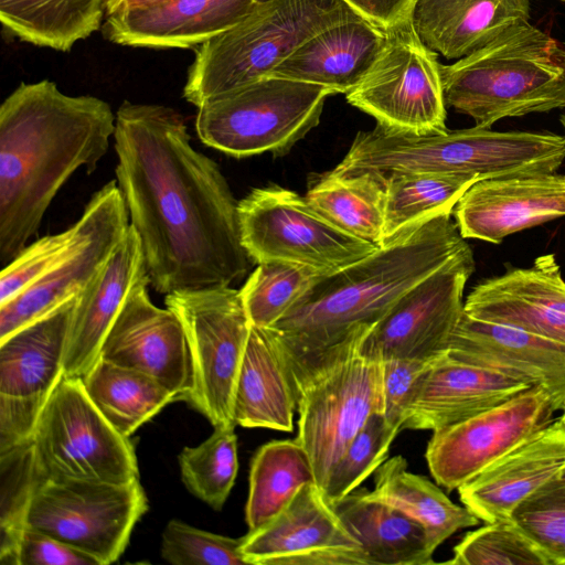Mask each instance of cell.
Segmentation results:
<instances>
[{"instance_id": "6da1fadb", "label": "cell", "mask_w": 565, "mask_h": 565, "mask_svg": "<svg viewBox=\"0 0 565 565\" xmlns=\"http://www.w3.org/2000/svg\"><path fill=\"white\" fill-rule=\"evenodd\" d=\"M184 117L125 100L116 111V181L160 294L231 286L252 259L238 201L217 163L196 150Z\"/></svg>"}, {"instance_id": "7a4b0ae2", "label": "cell", "mask_w": 565, "mask_h": 565, "mask_svg": "<svg viewBox=\"0 0 565 565\" xmlns=\"http://www.w3.org/2000/svg\"><path fill=\"white\" fill-rule=\"evenodd\" d=\"M116 130L104 99L62 93L49 79L21 83L0 106V259L38 232L56 193L79 168L94 172Z\"/></svg>"}, {"instance_id": "3957f363", "label": "cell", "mask_w": 565, "mask_h": 565, "mask_svg": "<svg viewBox=\"0 0 565 565\" xmlns=\"http://www.w3.org/2000/svg\"><path fill=\"white\" fill-rule=\"evenodd\" d=\"M451 214L419 223L365 258L323 276L268 328L286 355L320 351L374 326L408 289L469 246Z\"/></svg>"}, {"instance_id": "277c9868", "label": "cell", "mask_w": 565, "mask_h": 565, "mask_svg": "<svg viewBox=\"0 0 565 565\" xmlns=\"http://www.w3.org/2000/svg\"><path fill=\"white\" fill-rule=\"evenodd\" d=\"M446 106L491 128L509 117L565 108V50L529 21L440 64Z\"/></svg>"}, {"instance_id": "5b68a950", "label": "cell", "mask_w": 565, "mask_h": 565, "mask_svg": "<svg viewBox=\"0 0 565 565\" xmlns=\"http://www.w3.org/2000/svg\"><path fill=\"white\" fill-rule=\"evenodd\" d=\"M372 327L358 329L320 351L286 355L297 388V439L321 491L367 419L384 413V359L366 341Z\"/></svg>"}, {"instance_id": "8992f818", "label": "cell", "mask_w": 565, "mask_h": 565, "mask_svg": "<svg viewBox=\"0 0 565 565\" xmlns=\"http://www.w3.org/2000/svg\"><path fill=\"white\" fill-rule=\"evenodd\" d=\"M356 17L360 14L343 0L257 2L239 22L195 47L182 95L199 108L269 76L310 36Z\"/></svg>"}, {"instance_id": "52a82bcc", "label": "cell", "mask_w": 565, "mask_h": 565, "mask_svg": "<svg viewBox=\"0 0 565 565\" xmlns=\"http://www.w3.org/2000/svg\"><path fill=\"white\" fill-rule=\"evenodd\" d=\"M329 95L319 85L266 76L200 106L196 134L235 158L282 154L319 124Z\"/></svg>"}, {"instance_id": "ba28073f", "label": "cell", "mask_w": 565, "mask_h": 565, "mask_svg": "<svg viewBox=\"0 0 565 565\" xmlns=\"http://www.w3.org/2000/svg\"><path fill=\"white\" fill-rule=\"evenodd\" d=\"M181 320L192 361L185 401L213 427H235L234 396L252 324L239 289L216 286L166 295Z\"/></svg>"}, {"instance_id": "9c48e42d", "label": "cell", "mask_w": 565, "mask_h": 565, "mask_svg": "<svg viewBox=\"0 0 565 565\" xmlns=\"http://www.w3.org/2000/svg\"><path fill=\"white\" fill-rule=\"evenodd\" d=\"M46 478L128 483L140 479L130 437L94 405L81 377L63 376L31 437Z\"/></svg>"}, {"instance_id": "30bf717a", "label": "cell", "mask_w": 565, "mask_h": 565, "mask_svg": "<svg viewBox=\"0 0 565 565\" xmlns=\"http://www.w3.org/2000/svg\"><path fill=\"white\" fill-rule=\"evenodd\" d=\"M148 510L140 479L113 483L45 478L34 492L26 523L93 557L116 562Z\"/></svg>"}, {"instance_id": "8fae6325", "label": "cell", "mask_w": 565, "mask_h": 565, "mask_svg": "<svg viewBox=\"0 0 565 565\" xmlns=\"http://www.w3.org/2000/svg\"><path fill=\"white\" fill-rule=\"evenodd\" d=\"M385 42L361 82L345 94L352 106L396 132H443L446 103L437 53L416 35L411 19L385 31Z\"/></svg>"}, {"instance_id": "7c38bea8", "label": "cell", "mask_w": 565, "mask_h": 565, "mask_svg": "<svg viewBox=\"0 0 565 565\" xmlns=\"http://www.w3.org/2000/svg\"><path fill=\"white\" fill-rule=\"evenodd\" d=\"M238 217L243 246L257 264L278 259L332 274L380 248L339 230L306 198L277 185L254 189L238 201Z\"/></svg>"}, {"instance_id": "4fadbf2b", "label": "cell", "mask_w": 565, "mask_h": 565, "mask_svg": "<svg viewBox=\"0 0 565 565\" xmlns=\"http://www.w3.org/2000/svg\"><path fill=\"white\" fill-rule=\"evenodd\" d=\"M76 225L77 234L62 258L0 303V341L75 298L106 264L130 225L117 181L93 194Z\"/></svg>"}, {"instance_id": "5bb4252c", "label": "cell", "mask_w": 565, "mask_h": 565, "mask_svg": "<svg viewBox=\"0 0 565 565\" xmlns=\"http://www.w3.org/2000/svg\"><path fill=\"white\" fill-rule=\"evenodd\" d=\"M76 297L0 341V452L31 439L64 376Z\"/></svg>"}, {"instance_id": "9a60e30c", "label": "cell", "mask_w": 565, "mask_h": 565, "mask_svg": "<svg viewBox=\"0 0 565 565\" xmlns=\"http://www.w3.org/2000/svg\"><path fill=\"white\" fill-rule=\"evenodd\" d=\"M554 413L546 393L532 386L475 416L435 429L425 454L430 475L447 491L458 489L547 426Z\"/></svg>"}, {"instance_id": "2e32d148", "label": "cell", "mask_w": 565, "mask_h": 565, "mask_svg": "<svg viewBox=\"0 0 565 565\" xmlns=\"http://www.w3.org/2000/svg\"><path fill=\"white\" fill-rule=\"evenodd\" d=\"M476 264L467 246L401 296L369 331L383 359L431 360L446 351L461 316L466 282Z\"/></svg>"}, {"instance_id": "e0dca14e", "label": "cell", "mask_w": 565, "mask_h": 565, "mask_svg": "<svg viewBox=\"0 0 565 565\" xmlns=\"http://www.w3.org/2000/svg\"><path fill=\"white\" fill-rule=\"evenodd\" d=\"M248 565H369L361 544L310 482L270 521L243 536Z\"/></svg>"}, {"instance_id": "ac0fdd59", "label": "cell", "mask_w": 565, "mask_h": 565, "mask_svg": "<svg viewBox=\"0 0 565 565\" xmlns=\"http://www.w3.org/2000/svg\"><path fill=\"white\" fill-rule=\"evenodd\" d=\"M149 278L127 297L107 333L99 358L146 373L184 399L192 390V361L179 317L150 299Z\"/></svg>"}, {"instance_id": "d6986e66", "label": "cell", "mask_w": 565, "mask_h": 565, "mask_svg": "<svg viewBox=\"0 0 565 565\" xmlns=\"http://www.w3.org/2000/svg\"><path fill=\"white\" fill-rule=\"evenodd\" d=\"M452 214L465 239L500 244L514 233L565 216V174L519 172L479 180Z\"/></svg>"}, {"instance_id": "ffe728a7", "label": "cell", "mask_w": 565, "mask_h": 565, "mask_svg": "<svg viewBox=\"0 0 565 565\" xmlns=\"http://www.w3.org/2000/svg\"><path fill=\"white\" fill-rule=\"evenodd\" d=\"M463 311L565 343V280L555 255L539 256L530 267L510 268L480 281Z\"/></svg>"}, {"instance_id": "44dd1931", "label": "cell", "mask_w": 565, "mask_h": 565, "mask_svg": "<svg viewBox=\"0 0 565 565\" xmlns=\"http://www.w3.org/2000/svg\"><path fill=\"white\" fill-rule=\"evenodd\" d=\"M446 351L539 387L555 412L565 411V343L463 311Z\"/></svg>"}, {"instance_id": "7402d4cb", "label": "cell", "mask_w": 565, "mask_h": 565, "mask_svg": "<svg viewBox=\"0 0 565 565\" xmlns=\"http://www.w3.org/2000/svg\"><path fill=\"white\" fill-rule=\"evenodd\" d=\"M146 277L140 238L129 225L106 264L76 296L64 354V376L82 377L96 363L127 297Z\"/></svg>"}, {"instance_id": "603a6c76", "label": "cell", "mask_w": 565, "mask_h": 565, "mask_svg": "<svg viewBox=\"0 0 565 565\" xmlns=\"http://www.w3.org/2000/svg\"><path fill=\"white\" fill-rule=\"evenodd\" d=\"M564 466L565 427L556 419L460 486L459 498L483 522L510 520Z\"/></svg>"}, {"instance_id": "cb8c5ba5", "label": "cell", "mask_w": 565, "mask_h": 565, "mask_svg": "<svg viewBox=\"0 0 565 565\" xmlns=\"http://www.w3.org/2000/svg\"><path fill=\"white\" fill-rule=\"evenodd\" d=\"M529 387L499 370L457 359L444 351L430 360L403 429L435 430L449 426Z\"/></svg>"}, {"instance_id": "d4e9b609", "label": "cell", "mask_w": 565, "mask_h": 565, "mask_svg": "<svg viewBox=\"0 0 565 565\" xmlns=\"http://www.w3.org/2000/svg\"><path fill=\"white\" fill-rule=\"evenodd\" d=\"M257 0H164L105 17L111 43L148 49L198 47L245 18Z\"/></svg>"}, {"instance_id": "484cf974", "label": "cell", "mask_w": 565, "mask_h": 565, "mask_svg": "<svg viewBox=\"0 0 565 565\" xmlns=\"http://www.w3.org/2000/svg\"><path fill=\"white\" fill-rule=\"evenodd\" d=\"M385 36L384 30L361 15L338 22L306 40L269 76L347 94L364 77Z\"/></svg>"}, {"instance_id": "4316f807", "label": "cell", "mask_w": 565, "mask_h": 565, "mask_svg": "<svg viewBox=\"0 0 565 565\" xmlns=\"http://www.w3.org/2000/svg\"><path fill=\"white\" fill-rule=\"evenodd\" d=\"M530 12L531 0H415L409 19L427 47L459 60L529 21Z\"/></svg>"}, {"instance_id": "83f0119b", "label": "cell", "mask_w": 565, "mask_h": 565, "mask_svg": "<svg viewBox=\"0 0 565 565\" xmlns=\"http://www.w3.org/2000/svg\"><path fill=\"white\" fill-rule=\"evenodd\" d=\"M296 409L297 388L281 344L269 329L252 326L235 387V425L291 431Z\"/></svg>"}, {"instance_id": "f1b7e54d", "label": "cell", "mask_w": 565, "mask_h": 565, "mask_svg": "<svg viewBox=\"0 0 565 565\" xmlns=\"http://www.w3.org/2000/svg\"><path fill=\"white\" fill-rule=\"evenodd\" d=\"M347 530L361 544L369 565H428L434 550L417 521L356 488L332 505Z\"/></svg>"}, {"instance_id": "f546056e", "label": "cell", "mask_w": 565, "mask_h": 565, "mask_svg": "<svg viewBox=\"0 0 565 565\" xmlns=\"http://www.w3.org/2000/svg\"><path fill=\"white\" fill-rule=\"evenodd\" d=\"M374 483L375 497L424 526L434 551L459 530L481 521L465 505L454 503L437 483L408 471L402 456L386 459L376 469Z\"/></svg>"}, {"instance_id": "4dcf8cb0", "label": "cell", "mask_w": 565, "mask_h": 565, "mask_svg": "<svg viewBox=\"0 0 565 565\" xmlns=\"http://www.w3.org/2000/svg\"><path fill=\"white\" fill-rule=\"evenodd\" d=\"M107 0H0L3 30L22 42L68 52L103 26Z\"/></svg>"}, {"instance_id": "1f68e13d", "label": "cell", "mask_w": 565, "mask_h": 565, "mask_svg": "<svg viewBox=\"0 0 565 565\" xmlns=\"http://www.w3.org/2000/svg\"><path fill=\"white\" fill-rule=\"evenodd\" d=\"M81 379L94 405L126 437L179 401L152 376L100 358Z\"/></svg>"}, {"instance_id": "d6a6232c", "label": "cell", "mask_w": 565, "mask_h": 565, "mask_svg": "<svg viewBox=\"0 0 565 565\" xmlns=\"http://www.w3.org/2000/svg\"><path fill=\"white\" fill-rule=\"evenodd\" d=\"M385 182L371 173L327 172L308 190L310 206L339 230L377 247L384 245Z\"/></svg>"}, {"instance_id": "836d02e7", "label": "cell", "mask_w": 565, "mask_h": 565, "mask_svg": "<svg viewBox=\"0 0 565 565\" xmlns=\"http://www.w3.org/2000/svg\"><path fill=\"white\" fill-rule=\"evenodd\" d=\"M315 482L308 455L299 440H271L255 452L249 471L245 520L254 531L276 516L299 489Z\"/></svg>"}, {"instance_id": "e575fe53", "label": "cell", "mask_w": 565, "mask_h": 565, "mask_svg": "<svg viewBox=\"0 0 565 565\" xmlns=\"http://www.w3.org/2000/svg\"><path fill=\"white\" fill-rule=\"evenodd\" d=\"M478 179L458 173H401L385 180L384 244L441 213H452Z\"/></svg>"}, {"instance_id": "d590c367", "label": "cell", "mask_w": 565, "mask_h": 565, "mask_svg": "<svg viewBox=\"0 0 565 565\" xmlns=\"http://www.w3.org/2000/svg\"><path fill=\"white\" fill-rule=\"evenodd\" d=\"M326 275L286 260L258 263L239 289L250 324L271 328Z\"/></svg>"}, {"instance_id": "8d00e7d4", "label": "cell", "mask_w": 565, "mask_h": 565, "mask_svg": "<svg viewBox=\"0 0 565 565\" xmlns=\"http://www.w3.org/2000/svg\"><path fill=\"white\" fill-rule=\"evenodd\" d=\"M45 475L30 440L0 452V563L17 565L32 498Z\"/></svg>"}, {"instance_id": "74e56055", "label": "cell", "mask_w": 565, "mask_h": 565, "mask_svg": "<svg viewBox=\"0 0 565 565\" xmlns=\"http://www.w3.org/2000/svg\"><path fill=\"white\" fill-rule=\"evenodd\" d=\"M235 427H214L212 435L179 454L181 479L186 489L212 509L226 502L238 471Z\"/></svg>"}, {"instance_id": "f35d334b", "label": "cell", "mask_w": 565, "mask_h": 565, "mask_svg": "<svg viewBox=\"0 0 565 565\" xmlns=\"http://www.w3.org/2000/svg\"><path fill=\"white\" fill-rule=\"evenodd\" d=\"M397 434L383 414H373L330 471L322 490L326 500L334 505L359 488L387 459Z\"/></svg>"}, {"instance_id": "ab89813d", "label": "cell", "mask_w": 565, "mask_h": 565, "mask_svg": "<svg viewBox=\"0 0 565 565\" xmlns=\"http://www.w3.org/2000/svg\"><path fill=\"white\" fill-rule=\"evenodd\" d=\"M454 565H551L512 520L486 522L454 547Z\"/></svg>"}, {"instance_id": "60d3db41", "label": "cell", "mask_w": 565, "mask_h": 565, "mask_svg": "<svg viewBox=\"0 0 565 565\" xmlns=\"http://www.w3.org/2000/svg\"><path fill=\"white\" fill-rule=\"evenodd\" d=\"M238 539L194 527L180 520L167 523L161 556L173 565H248Z\"/></svg>"}, {"instance_id": "b9f144b4", "label": "cell", "mask_w": 565, "mask_h": 565, "mask_svg": "<svg viewBox=\"0 0 565 565\" xmlns=\"http://www.w3.org/2000/svg\"><path fill=\"white\" fill-rule=\"evenodd\" d=\"M510 520L536 545L551 565H565V497L540 488L513 511Z\"/></svg>"}, {"instance_id": "7bdbcfd3", "label": "cell", "mask_w": 565, "mask_h": 565, "mask_svg": "<svg viewBox=\"0 0 565 565\" xmlns=\"http://www.w3.org/2000/svg\"><path fill=\"white\" fill-rule=\"evenodd\" d=\"M77 234L76 222L67 230L46 235L26 245L0 275V303L12 298L58 262L72 245Z\"/></svg>"}, {"instance_id": "ee69618b", "label": "cell", "mask_w": 565, "mask_h": 565, "mask_svg": "<svg viewBox=\"0 0 565 565\" xmlns=\"http://www.w3.org/2000/svg\"><path fill=\"white\" fill-rule=\"evenodd\" d=\"M429 363L430 360L384 359L383 415L397 433L403 430V424Z\"/></svg>"}, {"instance_id": "f6af8a7d", "label": "cell", "mask_w": 565, "mask_h": 565, "mask_svg": "<svg viewBox=\"0 0 565 565\" xmlns=\"http://www.w3.org/2000/svg\"><path fill=\"white\" fill-rule=\"evenodd\" d=\"M17 565H98L89 555L26 525L17 555Z\"/></svg>"}, {"instance_id": "bcb514c9", "label": "cell", "mask_w": 565, "mask_h": 565, "mask_svg": "<svg viewBox=\"0 0 565 565\" xmlns=\"http://www.w3.org/2000/svg\"><path fill=\"white\" fill-rule=\"evenodd\" d=\"M360 15L386 31L409 20L415 0H343Z\"/></svg>"}, {"instance_id": "7dc6e473", "label": "cell", "mask_w": 565, "mask_h": 565, "mask_svg": "<svg viewBox=\"0 0 565 565\" xmlns=\"http://www.w3.org/2000/svg\"><path fill=\"white\" fill-rule=\"evenodd\" d=\"M164 0H107L106 17L118 12L149 7Z\"/></svg>"}, {"instance_id": "c3c4849f", "label": "cell", "mask_w": 565, "mask_h": 565, "mask_svg": "<svg viewBox=\"0 0 565 565\" xmlns=\"http://www.w3.org/2000/svg\"><path fill=\"white\" fill-rule=\"evenodd\" d=\"M544 486L565 497V466L554 478H552Z\"/></svg>"}, {"instance_id": "681fc988", "label": "cell", "mask_w": 565, "mask_h": 565, "mask_svg": "<svg viewBox=\"0 0 565 565\" xmlns=\"http://www.w3.org/2000/svg\"><path fill=\"white\" fill-rule=\"evenodd\" d=\"M558 420L565 427V411L562 412V415L559 416Z\"/></svg>"}, {"instance_id": "f907efd6", "label": "cell", "mask_w": 565, "mask_h": 565, "mask_svg": "<svg viewBox=\"0 0 565 565\" xmlns=\"http://www.w3.org/2000/svg\"><path fill=\"white\" fill-rule=\"evenodd\" d=\"M559 120H561V124L563 125V127L565 129V108H564V113L559 117Z\"/></svg>"}, {"instance_id": "816d5d0a", "label": "cell", "mask_w": 565, "mask_h": 565, "mask_svg": "<svg viewBox=\"0 0 565 565\" xmlns=\"http://www.w3.org/2000/svg\"><path fill=\"white\" fill-rule=\"evenodd\" d=\"M263 1H266V0H257V2H263Z\"/></svg>"}, {"instance_id": "f5cc1de1", "label": "cell", "mask_w": 565, "mask_h": 565, "mask_svg": "<svg viewBox=\"0 0 565 565\" xmlns=\"http://www.w3.org/2000/svg\"><path fill=\"white\" fill-rule=\"evenodd\" d=\"M559 1L565 2V0H559Z\"/></svg>"}]
</instances>
